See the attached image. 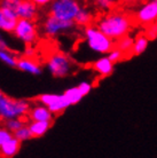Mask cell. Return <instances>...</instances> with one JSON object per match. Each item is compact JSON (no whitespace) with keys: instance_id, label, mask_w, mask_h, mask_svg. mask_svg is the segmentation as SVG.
<instances>
[{"instance_id":"obj_24","label":"cell","mask_w":157,"mask_h":158,"mask_svg":"<svg viewBox=\"0 0 157 158\" xmlns=\"http://www.w3.org/2000/svg\"><path fill=\"white\" fill-rule=\"evenodd\" d=\"M13 134H14V136H15L16 139H19L21 142H25V141L33 138L31 133V130H30V127H29L28 124L24 125L23 127H21L20 130H17L16 132H14Z\"/></svg>"},{"instance_id":"obj_17","label":"cell","mask_w":157,"mask_h":158,"mask_svg":"<svg viewBox=\"0 0 157 158\" xmlns=\"http://www.w3.org/2000/svg\"><path fill=\"white\" fill-rule=\"evenodd\" d=\"M94 21V15L93 13L91 12L88 8L82 7L80 10L78 12L77 16L75 19V23L77 27H80V28H86L88 25L93 23Z\"/></svg>"},{"instance_id":"obj_21","label":"cell","mask_w":157,"mask_h":158,"mask_svg":"<svg viewBox=\"0 0 157 158\" xmlns=\"http://www.w3.org/2000/svg\"><path fill=\"white\" fill-rule=\"evenodd\" d=\"M64 96L67 98L68 102L70 103V106H74V104H77L82 101V99L84 98V95L82 94V92L79 91L78 86L75 87H70L68 88L67 91H64Z\"/></svg>"},{"instance_id":"obj_8","label":"cell","mask_w":157,"mask_h":158,"mask_svg":"<svg viewBox=\"0 0 157 158\" xmlns=\"http://www.w3.org/2000/svg\"><path fill=\"white\" fill-rule=\"evenodd\" d=\"M37 101L45 104L55 116L62 114L63 111L70 107L64 94H55V93H45L38 96Z\"/></svg>"},{"instance_id":"obj_22","label":"cell","mask_w":157,"mask_h":158,"mask_svg":"<svg viewBox=\"0 0 157 158\" xmlns=\"http://www.w3.org/2000/svg\"><path fill=\"white\" fill-rule=\"evenodd\" d=\"M118 0H93L94 7L100 12L107 13L115 9Z\"/></svg>"},{"instance_id":"obj_16","label":"cell","mask_w":157,"mask_h":158,"mask_svg":"<svg viewBox=\"0 0 157 158\" xmlns=\"http://www.w3.org/2000/svg\"><path fill=\"white\" fill-rule=\"evenodd\" d=\"M51 124L52 122H39V120H32V122L28 123L33 138H41V136H44L49 130Z\"/></svg>"},{"instance_id":"obj_12","label":"cell","mask_w":157,"mask_h":158,"mask_svg":"<svg viewBox=\"0 0 157 158\" xmlns=\"http://www.w3.org/2000/svg\"><path fill=\"white\" fill-rule=\"evenodd\" d=\"M39 9L40 8L31 0H20L15 12L19 19L36 21L39 16Z\"/></svg>"},{"instance_id":"obj_26","label":"cell","mask_w":157,"mask_h":158,"mask_svg":"<svg viewBox=\"0 0 157 158\" xmlns=\"http://www.w3.org/2000/svg\"><path fill=\"white\" fill-rule=\"evenodd\" d=\"M13 136H14L13 132H11L7 127H0V146H2L8 140H11Z\"/></svg>"},{"instance_id":"obj_20","label":"cell","mask_w":157,"mask_h":158,"mask_svg":"<svg viewBox=\"0 0 157 158\" xmlns=\"http://www.w3.org/2000/svg\"><path fill=\"white\" fill-rule=\"evenodd\" d=\"M17 60H19V57L16 56L15 53L9 51L8 48L0 49V62L4 63L5 65L11 68H16V65H17Z\"/></svg>"},{"instance_id":"obj_28","label":"cell","mask_w":157,"mask_h":158,"mask_svg":"<svg viewBox=\"0 0 157 158\" xmlns=\"http://www.w3.org/2000/svg\"><path fill=\"white\" fill-rule=\"evenodd\" d=\"M20 0H0V6L4 8H8L15 12Z\"/></svg>"},{"instance_id":"obj_27","label":"cell","mask_w":157,"mask_h":158,"mask_svg":"<svg viewBox=\"0 0 157 158\" xmlns=\"http://www.w3.org/2000/svg\"><path fill=\"white\" fill-rule=\"evenodd\" d=\"M145 35L149 38V40L156 39L157 38V23L156 22H154V23L147 25Z\"/></svg>"},{"instance_id":"obj_9","label":"cell","mask_w":157,"mask_h":158,"mask_svg":"<svg viewBox=\"0 0 157 158\" xmlns=\"http://www.w3.org/2000/svg\"><path fill=\"white\" fill-rule=\"evenodd\" d=\"M134 21L140 25H149L157 20V1L148 0L134 13Z\"/></svg>"},{"instance_id":"obj_32","label":"cell","mask_w":157,"mask_h":158,"mask_svg":"<svg viewBox=\"0 0 157 158\" xmlns=\"http://www.w3.org/2000/svg\"><path fill=\"white\" fill-rule=\"evenodd\" d=\"M143 0H118V2H121L122 5H126V6H133V5L140 4Z\"/></svg>"},{"instance_id":"obj_5","label":"cell","mask_w":157,"mask_h":158,"mask_svg":"<svg viewBox=\"0 0 157 158\" xmlns=\"http://www.w3.org/2000/svg\"><path fill=\"white\" fill-rule=\"evenodd\" d=\"M82 7L80 0H53L47 7V14L60 20L75 21Z\"/></svg>"},{"instance_id":"obj_11","label":"cell","mask_w":157,"mask_h":158,"mask_svg":"<svg viewBox=\"0 0 157 158\" xmlns=\"http://www.w3.org/2000/svg\"><path fill=\"white\" fill-rule=\"evenodd\" d=\"M19 21L16 12L0 6V31L5 33H13Z\"/></svg>"},{"instance_id":"obj_29","label":"cell","mask_w":157,"mask_h":158,"mask_svg":"<svg viewBox=\"0 0 157 158\" xmlns=\"http://www.w3.org/2000/svg\"><path fill=\"white\" fill-rule=\"evenodd\" d=\"M78 88L79 91L82 92V94L85 96L92 91V88H93V85L90 83V81H82V83L78 85Z\"/></svg>"},{"instance_id":"obj_3","label":"cell","mask_w":157,"mask_h":158,"mask_svg":"<svg viewBox=\"0 0 157 158\" xmlns=\"http://www.w3.org/2000/svg\"><path fill=\"white\" fill-rule=\"evenodd\" d=\"M45 65L49 73L55 78H66L70 76L75 69L72 59L68 54L60 51L51 53L46 57Z\"/></svg>"},{"instance_id":"obj_19","label":"cell","mask_w":157,"mask_h":158,"mask_svg":"<svg viewBox=\"0 0 157 158\" xmlns=\"http://www.w3.org/2000/svg\"><path fill=\"white\" fill-rule=\"evenodd\" d=\"M134 39L132 37H130L129 35L122 37L121 39L116 40V47L119 48L121 51L126 55V57L129 59L132 56V47H133Z\"/></svg>"},{"instance_id":"obj_1","label":"cell","mask_w":157,"mask_h":158,"mask_svg":"<svg viewBox=\"0 0 157 158\" xmlns=\"http://www.w3.org/2000/svg\"><path fill=\"white\" fill-rule=\"evenodd\" d=\"M134 23L133 16L116 9L104 13L95 21V25L115 41L129 35L133 29Z\"/></svg>"},{"instance_id":"obj_30","label":"cell","mask_w":157,"mask_h":158,"mask_svg":"<svg viewBox=\"0 0 157 158\" xmlns=\"http://www.w3.org/2000/svg\"><path fill=\"white\" fill-rule=\"evenodd\" d=\"M39 8H47L53 0H31Z\"/></svg>"},{"instance_id":"obj_18","label":"cell","mask_w":157,"mask_h":158,"mask_svg":"<svg viewBox=\"0 0 157 158\" xmlns=\"http://www.w3.org/2000/svg\"><path fill=\"white\" fill-rule=\"evenodd\" d=\"M148 45H149V38L146 35H139L134 39L133 47H132V56L141 55L142 53L147 49Z\"/></svg>"},{"instance_id":"obj_14","label":"cell","mask_w":157,"mask_h":158,"mask_svg":"<svg viewBox=\"0 0 157 158\" xmlns=\"http://www.w3.org/2000/svg\"><path fill=\"white\" fill-rule=\"evenodd\" d=\"M114 65L115 63L108 57V55H103L93 62L92 68L99 76L108 77L114 72Z\"/></svg>"},{"instance_id":"obj_4","label":"cell","mask_w":157,"mask_h":158,"mask_svg":"<svg viewBox=\"0 0 157 158\" xmlns=\"http://www.w3.org/2000/svg\"><path fill=\"white\" fill-rule=\"evenodd\" d=\"M31 103L23 99H13L0 91V120L27 117Z\"/></svg>"},{"instance_id":"obj_7","label":"cell","mask_w":157,"mask_h":158,"mask_svg":"<svg viewBox=\"0 0 157 158\" xmlns=\"http://www.w3.org/2000/svg\"><path fill=\"white\" fill-rule=\"evenodd\" d=\"M13 35L25 46H32L39 37L38 27L35 20L19 19L17 24L13 31Z\"/></svg>"},{"instance_id":"obj_10","label":"cell","mask_w":157,"mask_h":158,"mask_svg":"<svg viewBox=\"0 0 157 158\" xmlns=\"http://www.w3.org/2000/svg\"><path fill=\"white\" fill-rule=\"evenodd\" d=\"M54 114L48 109L45 104L40 102L33 103L30 106V109L27 114L28 122L32 120H39V122H53L54 119Z\"/></svg>"},{"instance_id":"obj_6","label":"cell","mask_w":157,"mask_h":158,"mask_svg":"<svg viewBox=\"0 0 157 158\" xmlns=\"http://www.w3.org/2000/svg\"><path fill=\"white\" fill-rule=\"evenodd\" d=\"M75 27H77L75 21H64L57 17L48 15L41 22L40 29L45 37L47 38H57L59 36L71 32Z\"/></svg>"},{"instance_id":"obj_25","label":"cell","mask_w":157,"mask_h":158,"mask_svg":"<svg viewBox=\"0 0 157 158\" xmlns=\"http://www.w3.org/2000/svg\"><path fill=\"white\" fill-rule=\"evenodd\" d=\"M107 55H108V57H109L114 63H117V62H121V61H123V60L127 59L125 54H124L119 48L116 47V46H115V47L112 48V49H111Z\"/></svg>"},{"instance_id":"obj_31","label":"cell","mask_w":157,"mask_h":158,"mask_svg":"<svg viewBox=\"0 0 157 158\" xmlns=\"http://www.w3.org/2000/svg\"><path fill=\"white\" fill-rule=\"evenodd\" d=\"M5 32L0 31V49H5V48H8V41L6 39V37L4 36Z\"/></svg>"},{"instance_id":"obj_23","label":"cell","mask_w":157,"mask_h":158,"mask_svg":"<svg viewBox=\"0 0 157 158\" xmlns=\"http://www.w3.org/2000/svg\"><path fill=\"white\" fill-rule=\"evenodd\" d=\"M5 127H7L11 132H16L17 130H20L21 127H23L24 125H27V120L24 119V117H15V118H11L5 120Z\"/></svg>"},{"instance_id":"obj_34","label":"cell","mask_w":157,"mask_h":158,"mask_svg":"<svg viewBox=\"0 0 157 158\" xmlns=\"http://www.w3.org/2000/svg\"><path fill=\"white\" fill-rule=\"evenodd\" d=\"M156 1H157V0H156Z\"/></svg>"},{"instance_id":"obj_15","label":"cell","mask_w":157,"mask_h":158,"mask_svg":"<svg viewBox=\"0 0 157 158\" xmlns=\"http://www.w3.org/2000/svg\"><path fill=\"white\" fill-rule=\"evenodd\" d=\"M21 141L15 136H13L11 140L5 142L2 146H0V157L11 158L19 154L21 149Z\"/></svg>"},{"instance_id":"obj_33","label":"cell","mask_w":157,"mask_h":158,"mask_svg":"<svg viewBox=\"0 0 157 158\" xmlns=\"http://www.w3.org/2000/svg\"><path fill=\"white\" fill-rule=\"evenodd\" d=\"M24 56L33 57V56H35V49H33L31 46H28V47L25 48V53H24Z\"/></svg>"},{"instance_id":"obj_2","label":"cell","mask_w":157,"mask_h":158,"mask_svg":"<svg viewBox=\"0 0 157 158\" xmlns=\"http://www.w3.org/2000/svg\"><path fill=\"white\" fill-rule=\"evenodd\" d=\"M84 39L87 47L95 54L107 55L116 46V41L114 39L108 37L93 24L84 28Z\"/></svg>"},{"instance_id":"obj_13","label":"cell","mask_w":157,"mask_h":158,"mask_svg":"<svg viewBox=\"0 0 157 158\" xmlns=\"http://www.w3.org/2000/svg\"><path fill=\"white\" fill-rule=\"evenodd\" d=\"M16 68L22 72H27L29 75L38 76L41 73V65H40L33 57L29 56H21L17 60V65Z\"/></svg>"}]
</instances>
